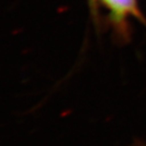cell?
I'll use <instances>...</instances> for the list:
<instances>
[{
	"label": "cell",
	"instance_id": "cell-1",
	"mask_svg": "<svg viewBox=\"0 0 146 146\" xmlns=\"http://www.w3.org/2000/svg\"><path fill=\"white\" fill-rule=\"evenodd\" d=\"M100 3L108 9L113 23L121 29L130 17L140 16L137 0H100Z\"/></svg>",
	"mask_w": 146,
	"mask_h": 146
},
{
	"label": "cell",
	"instance_id": "cell-2",
	"mask_svg": "<svg viewBox=\"0 0 146 146\" xmlns=\"http://www.w3.org/2000/svg\"><path fill=\"white\" fill-rule=\"evenodd\" d=\"M96 1H100V0H96Z\"/></svg>",
	"mask_w": 146,
	"mask_h": 146
}]
</instances>
